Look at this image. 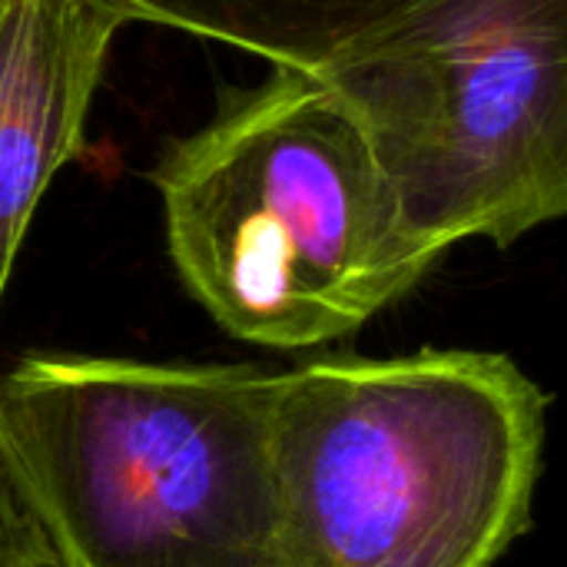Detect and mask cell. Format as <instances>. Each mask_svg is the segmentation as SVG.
Masks as SVG:
<instances>
[{
  "label": "cell",
  "instance_id": "obj_1",
  "mask_svg": "<svg viewBox=\"0 0 567 567\" xmlns=\"http://www.w3.org/2000/svg\"><path fill=\"white\" fill-rule=\"evenodd\" d=\"M259 365L33 352L0 372V485L43 567H282Z\"/></svg>",
  "mask_w": 567,
  "mask_h": 567
},
{
  "label": "cell",
  "instance_id": "obj_2",
  "mask_svg": "<svg viewBox=\"0 0 567 567\" xmlns=\"http://www.w3.org/2000/svg\"><path fill=\"white\" fill-rule=\"evenodd\" d=\"M545 432L548 395L502 352L276 372L282 567H495L532 525Z\"/></svg>",
  "mask_w": 567,
  "mask_h": 567
},
{
  "label": "cell",
  "instance_id": "obj_3",
  "mask_svg": "<svg viewBox=\"0 0 567 567\" xmlns=\"http://www.w3.org/2000/svg\"><path fill=\"white\" fill-rule=\"evenodd\" d=\"M166 252L213 322L259 349L359 332L435 266L362 123L319 76L272 66L219 96L150 169Z\"/></svg>",
  "mask_w": 567,
  "mask_h": 567
},
{
  "label": "cell",
  "instance_id": "obj_4",
  "mask_svg": "<svg viewBox=\"0 0 567 567\" xmlns=\"http://www.w3.org/2000/svg\"><path fill=\"white\" fill-rule=\"evenodd\" d=\"M319 76L439 256L567 213V0H415Z\"/></svg>",
  "mask_w": 567,
  "mask_h": 567
},
{
  "label": "cell",
  "instance_id": "obj_5",
  "mask_svg": "<svg viewBox=\"0 0 567 567\" xmlns=\"http://www.w3.org/2000/svg\"><path fill=\"white\" fill-rule=\"evenodd\" d=\"M123 27L93 0H0V306L47 186L83 153Z\"/></svg>",
  "mask_w": 567,
  "mask_h": 567
},
{
  "label": "cell",
  "instance_id": "obj_6",
  "mask_svg": "<svg viewBox=\"0 0 567 567\" xmlns=\"http://www.w3.org/2000/svg\"><path fill=\"white\" fill-rule=\"evenodd\" d=\"M123 23L219 40L269 66L319 73L349 43L415 0H93Z\"/></svg>",
  "mask_w": 567,
  "mask_h": 567
},
{
  "label": "cell",
  "instance_id": "obj_7",
  "mask_svg": "<svg viewBox=\"0 0 567 567\" xmlns=\"http://www.w3.org/2000/svg\"><path fill=\"white\" fill-rule=\"evenodd\" d=\"M10 512V498H7V492H3V485H0V518Z\"/></svg>",
  "mask_w": 567,
  "mask_h": 567
},
{
  "label": "cell",
  "instance_id": "obj_8",
  "mask_svg": "<svg viewBox=\"0 0 567 567\" xmlns=\"http://www.w3.org/2000/svg\"><path fill=\"white\" fill-rule=\"evenodd\" d=\"M23 567H43V561H40V558H37V555H30V558H27V561H23Z\"/></svg>",
  "mask_w": 567,
  "mask_h": 567
}]
</instances>
